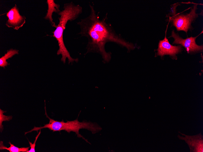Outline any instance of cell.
I'll list each match as a JSON object with an SVG mask.
<instances>
[{"instance_id":"1","label":"cell","mask_w":203,"mask_h":152,"mask_svg":"<svg viewBox=\"0 0 203 152\" xmlns=\"http://www.w3.org/2000/svg\"><path fill=\"white\" fill-rule=\"evenodd\" d=\"M90 13L87 17L77 22L80 31L78 34L87 38L88 42L86 53L96 52L101 55L104 62L110 61L111 53L105 50V46L108 42L115 43L126 48L128 51L134 49L136 46L118 35L112 25L107 22V13L102 20L100 19L99 12L96 13L93 5L90 4Z\"/></svg>"},{"instance_id":"2","label":"cell","mask_w":203,"mask_h":152,"mask_svg":"<svg viewBox=\"0 0 203 152\" xmlns=\"http://www.w3.org/2000/svg\"><path fill=\"white\" fill-rule=\"evenodd\" d=\"M63 8V10L57 13L60 16L58 18L59 23L57 25L56 29L52 33L53 34V36L57 41L59 46L57 54L61 55V60L64 63H65L66 59L67 58L68 63L70 64L74 61L77 62L78 59L77 58H72L66 48L63 40L64 31L68 21L75 20L82 13V8L79 5H75L71 2L64 4Z\"/></svg>"},{"instance_id":"3","label":"cell","mask_w":203,"mask_h":152,"mask_svg":"<svg viewBox=\"0 0 203 152\" xmlns=\"http://www.w3.org/2000/svg\"><path fill=\"white\" fill-rule=\"evenodd\" d=\"M45 114L49 120V123L44 124L43 127H39V130L47 128L52 130L53 132L60 131L62 130L66 131L69 133L73 132L75 133L77 137L82 138L89 143H90L88 140L80 134L79 130L82 129H86L94 133L100 131L102 129L99 126L95 123H93L89 121L79 122L78 120L79 115L75 120L72 121L67 120V122H65L63 120L61 121H59L50 118L48 116L46 112H45Z\"/></svg>"},{"instance_id":"4","label":"cell","mask_w":203,"mask_h":152,"mask_svg":"<svg viewBox=\"0 0 203 152\" xmlns=\"http://www.w3.org/2000/svg\"><path fill=\"white\" fill-rule=\"evenodd\" d=\"M197 4H194L191 7L190 12L186 14H177L173 17H170L172 25L178 31H183L187 33L192 28L191 24L197 17L198 14L196 13Z\"/></svg>"},{"instance_id":"5","label":"cell","mask_w":203,"mask_h":152,"mask_svg":"<svg viewBox=\"0 0 203 152\" xmlns=\"http://www.w3.org/2000/svg\"><path fill=\"white\" fill-rule=\"evenodd\" d=\"M198 36H191L186 39H183L179 35L176 34L173 30L171 35L169 38L172 37L174 39L173 44H180L184 46L188 53H194L202 51L203 45L199 46L196 44L195 40Z\"/></svg>"},{"instance_id":"6","label":"cell","mask_w":203,"mask_h":152,"mask_svg":"<svg viewBox=\"0 0 203 152\" xmlns=\"http://www.w3.org/2000/svg\"><path fill=\"white\" fill-rule=\"evenodd\" d=\"M6 16L8 19L6 22V25L15 30H18L26 22L25 16L20 14L16 4L7 13Z\"/></svg>"},{"instance_id":"7","label":"cell","mask_w":203,"mask_h":152,"mask_svg":"<svg viewBox=\"0 0 203 152\" xmlns=\"http://www.w3.org/2000/svg\"><path fill=\"white\" fill-rule=\"evenodd\" d=\"M167 26L165 31V36L164 39L160 40L158 44L157 56H160L162 57L165 55H169L173 57H175L176 55L181 51V46H173L170 44L166 37V32Z\"/></svg>"},{"instance_id":"8","label":"cell","mask_w":203,"mask_h":152,"mask_svg":"<svg viewBox=\"0 0 203 152\" xmlns=\"http://www.w3.org/2000/svg\"><path fill=\"white\" fill-rule=\"evenodd\" d=\"M185 136L181 137L178 135V137L180 139L184 140L188 145L190 152H203V136L201 133L200 134L193 136H189L181 133Z\"/></svg>"},{"instance_id":"9","label":"cell","mask_w":203,"mask_h":152,"mask_svg":"<svg viewBox=\"0 0 203 152\" xmlns=\"http://www.w3.org/2000/svg\"><path fill=\"white\" fill-rule=\"evenodd\" d=\"M47 3L48 8L47 13L44 19L48 20L52 26L56 28L57 25H55V23L53 22L52 15L53 12L58 13L60 11L59 9L60 5L55 3L53 0H47Z\"/></svg>"},{"instance_id":"10","label":"cell","mask_w":203,"mask_h":152,"mask_svg":"<svg viewBox=\"0 0 203 152\" xmlns=\"http://www.w3.org/2000/svg\"><path fill=\"white\" fill-rule=\"evenodd\" d=\"M18 54L19 50H17L11 49L7 51V53L0 58V66L5 68L6 66L9 65L7 61V60Z\"/></svg>"},{"instance_id":"11","label":"cell","mask_w":203,"mask_h":152,"mask_svg":"<svg viewBox=\"0 0 203 152\" xmlns=\"http://www.w3.org/2000/svg\"><path fill=\"white\" fill-rule=\"evenodd\" d=\"M9 143L10 144V146L9 147L7 148L4 145L2 141H1L0 150H9L10 152H24L28 150L30 147H29L19 148L15 146L13 144H12L10 142H9Z\"/></svg>"},{"instance_id":"12","label":"cell","mask_w":203,"mask_h":152,"mask_svg":"<svg viewBox=\"0 0 203 152\" xmlns=\"http://www.w3.org/2000/svg\"><path fill=\"white\" fill-rule=\"evenodd\" d=\"M6 112V111H3L0 109V128L1 132H2L3 130V126L2 125V122L3 121H8L10 120L12 118L11 116H5L3 113Z\"/></svg>"},{"instance_id":"13","label":"cell","mask_w":203,"mask_h":152,"mask_svg":"<svg viewBox=\"0 0 203 152\" xmlns=\"http://www.w3.org/2000/svg\"><path fill=\"white\" fill-rule=\"evenodd\" d=\"M41 133V130H40V131L39 133H38V134H37V135L36 136V139L34 141V143L33 144H32V143L31 142H30L29 141V144L30 145V147H31L30 149L29 150L27 151L26 152H35V147L36 146V142L37 141V140L39 136H40V134Z\"/></svg>"},{"instance_id":"14","label":"cell","mask_w":203,"mask_h":152,"mask_svg":"<svg viewBox=\"0 0 203 152\" xmlns=\"http://www.w3.org/2000/svg\"><path fill=\"white\" fill-rule=\"evenodd\" d=\"M177 6V4H174L172 6L171 8L170 12L169 14L170 15H172V17H173L177 14L176 8Z\"/></svg>"}]
</instances>
